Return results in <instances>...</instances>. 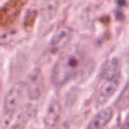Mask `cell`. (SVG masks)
Segmentation results:
<instances>
[{"label": "cell", "instance_id": "6da1fadb", "mask_svg": "<svg viewBox=\"0 0 129 129\" xmlns=\"http://www.w3.org/2000/svg\"><path fill=\"white\" fill-rule=\"evenodd\" d=\"M83 63L82 54L75 49L63 52L54 64L51 71V80L61 86L68 83L80 71Z\"/></svg>", "mask_w": 129, "mask_h": 129}, {"label": "cell", "instance_id": "7a4b0ae2", "mask_svg": "<svg viewBox=\"0 0 129 129\" xmlns=\"http://www.w3.org/2000/svg\"><path fill=\"white\" fill-rule=\"evenodd\" d=\"M44 89V79L40 69L35 68L29 73L25 81L27 96L32 100H37L41 96Z\"/></svg>", "mask_w": 129, "mask_h": 129}, {"label": "cell", "instance_id": "3957f363", "mask_svg": "<svg viewBox=\"0 0 129 129\" xmlns=\"http://www.w3.org/2000/svg\"><path fill=\"white\" fill-rule=\"evenodd\" d=\"M120 82V79H102L96 93V103L99 105L106 103L117 90Z\"/></svg>", "mask_w": 129, "mask_h": 129}, {"label": "cell", "instance_id": "277c9868", "mask_svg": "<svg viewBox=\"0 0 129 129\" xmlns=\"http://www.w3.org/2000/svg\"><path fill=\"white\" fill-rule=\"evenodd\" d=\"M22 89L20 85L13 86L5 95L3 108L5 114L11 116L15 113L22 99Z\"/></svg>", "mask_w": 129, "mask_h": 129}, {"label": "cell", "instance_id": "5b68a950", "mask_svg": "<svg viewBox=\"0 0 129 129\" xmlns=\"http://www.w3.org/2000/svg\"><path fill=\"white\" fill-rule=\"evenodd\" d=\"M72 33L69 28L61 27L56 31L50 42V49L56 53L64 49L72 39Z\"/></svg>", "mask_w": 129, "mask_h": 129}, {"label": "cell", "instance_id": "8992f818", "mask_svg": "<svg viewBox=\"0 0 129 129\" xmlns=\"http://www.w3.org/2000/svg\"><path fill=\"white\" fill-rule=\"evenodd\" d=\"M61 115V107L57 100H52L46 110L44 123L47 127L53 128L59 122Z\"/></svg>", "mask_w": 129, "mask_h": 129}, {"label": "cell", "instance_id": "52a82bcc", "mask_svg": "<svg viewBox=\"0 0 129 129\" xmlns=\"http://www.w3.org/2000/svg\"><path fill=\"white\" fill-rule=\"evenodd\" d=\"M113 115V112L110 107L103 108L94 116L88 127L94 129H102L111 121Z\"/></svg>", "mask_w": 129, "mask_h": 129}, {"label": "cell", "instance_id": "ba28073f", "mask_svg": "<svg viewBox=\"0 0 129 129\" xmlns=\"http://www.w3.org/2000/svg\"><path fill=\"white\" fill-rule=\"evenodd\" d=\"M121 65L120 60L113 57L106 62L101 73V79H120Z\"/></svg>", "mask_w": 129, "mask_h": 129}, {"label": "cell", "instance_id": "9c48e42d", "mask_svg": "<svg viewBox=\"0 0 129 129\" xmlns=\"http://www.w3.org/2000/svg\"><path fill=\"white\" fill-rule=\"evenodd\" d=\"M55 129H68V128L67 125H61L56 127Z\"/></svg>", "mask_w": 129, "mask_h": 129}, {"label": "cell", "instance_id": "30bf717a", "mask_svg": "<svg viewBox=\"0 0 129 129\" xmlns=\"http://www.w3.org/2000/svg\"><path fill=\"white\" fill-rule=\"evenodd\" d=\"M11 129H23V128L22 127H20L19 125H13L11 127Z\"/></svg>", "mask_w": 129, "mask_h": 129}, {"label": "cell", "instance_id": "8fae6325", "mask_svg": "<svg viewBox=\"0 0 129 129\" xmlns=\"http://www.w3.org/2000/svg\"><path fill=\"white\" fill-rule=\"evenodd\" d=\"M1 93H2V81H1V79H0V100H1Z\"/></svg>", "mask_w": 129, "mask_h": 129}, {"label": "cell", "instance_id": "7c38bea8", "mask_svg": "<svg viewBox=\"0 0 129 129\" xmlns=\"http://www.w3.org/2000/svg\"><path fill=\"white\" fill-rule=\"evenodd\" d=\"M87 129H94V128H91V127H87Z\"/></svg>", "mask_w": 129, "mask_h": 129}]
</instances>
